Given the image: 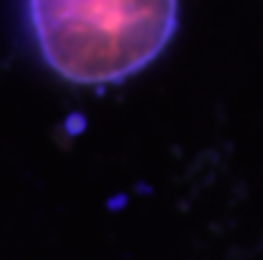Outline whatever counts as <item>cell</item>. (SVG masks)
<instances>
[{"label": "cell", "instance_id": "obj_1", "mask_svg": "<svg viewBox=\"0 0 263 260\" xmlns=\"http://www.w3.org/2000/svg\"><path fill=\"white\" fill-rule=\"evenodd\" d=\"M37 48L72 83H117L170 43L178 0H27Z\"/></svg>", "mask_w": 263, "mask_h": 260}]
</instances>
